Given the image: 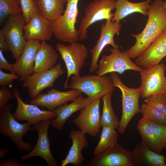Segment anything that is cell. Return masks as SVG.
<instances>
[{
    "mask_svg": "<svg viewBox=\"0 0 166 166\" xmlns=\"http://www.w3.org/2000/svg\"><path fill=\"white\" fill-rule=\"evenodd\" d=\"M164 2L155 0L150 4L148 10V19L144 30L137 34H132L136 38L135 45L127 52L130 58L137 57L166 29V9Z\"/></svg>",
    "mask_w": 166,
    "mask_h": 166,
    "instance_id": "1",
    "label": "cell"
},
{
    "mask_svg": "<svg viewBox=\"0 0 166 166\" xmlns=\"http://www.w3.org/2000/svg\"><path fill=\"white\" fill-rule=\"evenodd\" d=\"M11 104H7L0 109V133L4 136L8 137L22 154L32 148L30 141L25 142L23 136L28 132L35 130L28 122L21 124L18 122L11 112Z\"/></svg>",
    "mask_w": 166,
    "mask_h": 166,
    "instance_id": "2",
    "label": "cell"
},
{
    "mask_svg": "<svg viewBox=\"0 0 166 166\" xmlns=\"http://www.w3.org/2000/svg\"><path fill=\"white\" fill-rule=\"evenodd\" d=\"M109 77L114 87H117L121 90L122 97V114L118 128V132L124 133L129 122L137 113H141L139 105L141 96L140 87L132 88L124 85L118 74L115 72L110 73Z\"/></svg>",
    "mask_w": 166,
    "mask_h": 166,
    "instance_id": "3",
    "label": "cell"
},
{
    "mask_svg": "<svg viewBox=\"0 0 166 166\" xmlns=\"http://www.w3.org/2000/svg\"><path fill=\"white\" fill-rule=\"evenodd\" d=\"M79 0H67L64 13L57 20L52 22L53 35L58 40L71 43L79 40L75 26L78 14Z\"/></svg>",
    "mask_w": 166,
    "mask_h": 166,
    "instance_id": "4",
    "label": "cell"
},
{
    "mask_svg": "<svg viewBox=\"0 0 166 166\" xmlns=\"http://www.w3.org/2000/svg\"><path fill=\"white\" fill-rule=\"evenodd\" d=\"M116 1L92 0L89 3L85 9L84 15L77 30L80 40L82 41L87 38V29L91 25L103 20L111 21L114 15L111 11L115 9Z\"/></svg>",
    "mask_w": 166,
    "mask_h": 166,
    "instance_id": "5",
    "label": "cell"
},
{
    "mask_svg": "<svg viewBox=\"0 0 166 166\" xmlns=\"http://www.w3.org/2000/svg\"><path fill=\"white\" fill-rule=\"evenodd\" d=\"M69 88L78 90L93 99L101 98L115 89L109 76L105 75H88L82 77L73 75Z\"/></svg>",
    "mask_w": 166,
    "mask_h": 166,
    "instance_id": "6",
    "label": "cell"
},
{
    "mask_svg": "<svg viewBox=\"0 0 166 166\" xmlns=\"http://www.w3.org/2000/svg\"><path fill=\"white\" fill-rule=\"evenodd\" d=\"M55 47L66 66L67 76L63 87L65 89L68 88L69 77L73 75L80 76V70L88 56V50L84 44L77 42L70 43L67 45L58 43Z\"/></svg>",
    "mask_w": 166,
    "mask_h": 166,
    "instance_id": "7",
    "label": "cell"
},
{
    "mask_svg": "<svg viewBox=\"0 0 166 166\" xmlns=\"http://www.w3.org/2000/svg\"><path fill=\"white\" fill-rule=\"evenodd\" d=\"M26 22L22 13L9 16L1 29L9 50L16 61L21 57L27 41L24 35Z\"/></svg>",
    "mask_w": 166,
    "mask_h": 166,
    "instance_id": "8",
    "label": "cell"
},
{
    "mask_svg": "<svg viewBox=\"0 0 166 166\" xmlns=\"http://www.w3.org/2000/svg\"><path fill=\"white\" fill-rule=\"evenodd\" d=\"M109 50L111 54L103 55L99 60L96 74L102 76L112 72L122 74L128 70L140 72L143 69L132 61L126 51L122 52L118 48H114Z\"/></svg>",
    "mask_w": 166,
    "mask_h": 166,
    "instance_id": "9",
    "label": "cell"
},
{
    "mask_svg": "<svg viewBox=\"0 0 166 166\" xmlns=\"http://www.w3.org/2000/svg\"><path fill=\"white\" fill-rule=\"evenodd\" d=\"M166 65L163 63L142 69L140 72L141 97L143 98L166 93Z\"/></svg>",
    "mask_w": 166,
    "mask_h": 166,
    "instance_id": "10",
    "label": "cell"
},
{
    "mask_svg": "<svg viewBox=\"0 0 166 166\" xmlns=\"http://www.w3.org/2000/svg\"><path fill=\"white\" fill-rule=\"evenodd\" d=\"M137 128L141 137V144L150 150L160 154L166 145V127L149 121L143 117Z\"/></svg>",
    "mask_w": 166,
    "mask_h": 166,
    "instance_id": "11",
    "label": "cell"
},
{
    "mask_svg": "<svg viewBox=\"0 0 166 166\" xmlns=\"http://www.w3.org/2000/svg\"><path fill=\"white\" fill-rule=\"evenodd\" d=\"M65 73L61 64L58 63L51 69L34 73L28 76L22 82V87L26 88L30 97L34 98L44 89L52 87L55 81Z\"/></svg>",
    "mask_w": 166,
    "mask_h": 166,
    "instance_id": "12",
    "label": "cell"
},
{
    "mask_svg": "<svg viewBox=\"0 0 166 166\" xmlns=\"http://www.w3.org/2000/svg\"><path fill=\"white\" fill-rule=\"evenodd\" d=\"M101 97L94 99L81 110L78 116L73 122L83 133L91 137L96 136L101 126L100 105Z\"/></svg>",
    "mask_w": 166,
    "mask_h": 166,
    "instance_id": "13",
    "label": "cell"
},
{
    "mask_svg": "<svg viewBox=\"0 0 166 166\" xmlns=\"http://www.w3.org/2000/svg\"><path fill=\"white\" fill-rule=\"evenodd\" d=\"M51 120L40 122L34 128L38 132V138L34 148L30 152L19 157L20 162L31 158L39 156L43 159L49 166H56L57 162L52 155L50 148V144L48 132Z\"/></svg>",
    "mask_w": 166,
    "mask_h": 166,
    "instance_id": "14",
    "label": "cell"
},
{
    "mask_svg": "<svg viewBox=\"0 0 166 166\" xmlns=\"http://www.w3.org/2000/svg\"><path fill=\"white\" fill-rule=\"evenodd\" d=\"M13 92L17 102L16 109L13 115L17 120L26 121L35 126L40 121L56 117L57 115L54 111L41 110L36 105L25 102L20 97L17 88H14Z\"/></svg>",
    "mask_w": 166,
    "mask_h": 166,
    "instance_id": "15",
    "label": "cell"
},
{
    "mask_svg": "<svg viewBox=\"0 0 166 166\" xmlns=\"http://www.w3.org/2000/svg\"><path fill=\"white\" fill-rule=\"evenodd\" d=\"M89 166H134L136 163L132 152L117 144L97 156L89 162Z\"/></svg>",
    "mask_w": 166,
    "mask_h": 166,
    "instance_id": "16",
    "label": "cell"
},
{
    "mask_svg": "<svg viewBox=\"0 0 166 166\" xmlns=\"http://www.w3.org/2000/svg\"><path fill=\"white\" fill-rule=\"evenodd\" d=\"M122 25L115 22L107 21L101 26L99 38L94 46L90 49L91 60L89 72H96L97 69L100 55L106 46L109 45L113 48H118L114 40L115 35H118Z\"/></svg>",
    "mask_w": 166,
    "mask_h": 166,
    "instance_id": "17",
    "label": "cell"
},
{
    "mask_svg": "<svg viewBox=\"0 0 166 166\" xmlns=\"http://www.w3.org/2000/svg\"><path fill=\"white\" fill-rule=\"evenodd\" d=\"M81 93L76 89L61 91L53 88L46 93H40L30 101V103L45 107L48 110L53 111L57 107L71 101H74Z\"/></svg>",
    "mask_w": 166,
    "mask_h": 166,
    "instance_id": "18",
    "label": "cell"
},
{
    "mask_svg": "<svg viewBox=\"0 0 166 166\" xmlns=\"http://www.w3.org/2000/svg\"><path fill=\"white\" fill-rule=\"evenodd\" d=\"M40 43L38 40H27L21 57L12 64L13 72L19 76L20 81L34 73L35 55Z\"/></svg>",
    "mask_w": 166,
    "mask_h": 166,
    "instance_id": "19",
    "label": "cell"
},
{
    "mask_svg": "<svg viewBox=\"0 0 166 166\" xmlns=\"http://www.w3.org/2000/svg\"><path fill=\"white\" fill-rule=\"evenodd\" d=\"M52 22L35 12L30 21L24 26V35L26 41L37 39L40 41L49 40L53 35Z\"/></svg>",
    "mask_w": 166,
    "mask_h": 166,
    "instance_id": "20",
    "label": "cell"
},
{
    "mask_svg": "<svg viewBox=\"0 0 166 166\" xmlns=\"http://www.w3.org/2000/svg\"><path fill=\"white\" fill-rule=\"evenodd\" d=\"M166 56V29L150 45L148 48L137 57L135 63L143 68L159 64Z\"/></svg>",
    "mask_w": 166,
    "mask_h": 166,
    "instance_id": "21",
    "label": "cell"
},
{
    "mask_svg": "<svg viewBox=\"0 0 166 166\" xmlns=\"http://www.w3.org/2000/svg\"><path fill=\"white\" fill-rule=\"evenodd\" d=\"M85 135L79 130L70 131L69 137L72 140V144L66 158L61 160V166L70 164L74 166H79L83 164L85 158L82 151L89 145Z\"/></svg>",
    "mask_w": 166,
    "mask_h": 166,
    "instance_id": "22",
    "label": "cell"
},
{
    "mask_svg": "<svg viewBox=\"0 0 166 166\" xmlns=\"http://www.w3.org/2000/svg\"><path fill=\"white\" fill-rule=\"evenodd\" d=\"M94 99L88 97L84 98L81 94L72 103L70 104L65 103L57 107L53 111L57 116L51 120V125L54 128L62 130L65 122L70 116L81 110Z\"/></svg>",
    "mask_w": 166,
    "mask_h": 166,
    "instance_id": "23",
    "label": "cell"
},
{
    "mask_svg": "<svg viewBox=\"0 0 166 166\" xmlns=\"http://www.w3.org/2000/svg\"><path fill=\"white\" fill-rule=\"evenodd\" d=\"M58 54L45 41H42L35 59L34 73L49 70L56 66Z\"/></svg>",
    "mask_w": 166,
    "mask_h": 166,
    "instance_id": "24",
    "label": "cell"
},
{
    "mask_svg": "<svg viewBox=\"0 0 166 166\" xmlns=\"http://www.w3.org/2000/svg\"><path fill=\"white\" fill-rule=\"evenodd\" d=\"M151 1V0H145L139 2L133 3L128 0H117L116 10L111 21L120 23V21L124 18L136 12L147 16Z\"/></svg>",
    "mask_w": 166,
    "mask_h": 166,
    "instance_id": "25",
    "label": "cell"
},
{
    "mask_svg": "<svg viewBox=\"0 0 166 166\" xmlns=\"http://www.w3.org/2000/svg\"><path fill=\"white\" fill-rule=\"evenodd\" d=\"M136 165L166 166L164 156L155 152L141 143L136 145L132 152Z\"/></svg>",
    "mask_w": 166,
    "mask_h": 166,
    "instance_id": "26",
    "label": "cell"
},
{
    "mask_svg": "<svg viewBox=\"0 0 166 166\" xmlns=\"http://www.w3.org/2000/svg\"><path fill=\"white\" fill-rule=\"evenodd\" d=\"M38 13L52 22L58 19L65 11L67 0H34Z\"/></svg>",
    "mask_w": 166,
    "mask_h": 166,
    "instance_id": "27",
    "label": "cell"
},
{
    "mask_svg": "<svg viewBox=\"0 0 166 166\" xmlns=\"http://www.w3.org/2000/svg\"><path fill=\"white\" fill-rule=\"evenodd\" d=\"M113 92H110L101 97L103 106L100 121L102 127L105 126L115 129L118 128L120 121L112 106L111 101Z\"/></svg>",
    "mask_w": 166,
    "mask_h": 166,
    "instance_id": "28",
    "label": "cell"
},
{
    "mask_svg": "<svg viewBox=\"0 0 166 166\" xmlns=\"http://www.w3.org/2000/svg\"><path fill=\"white\" fill-rule=\"evenodd\" d=\"M102 127L99 142L93 151L95 156L100 154L118 144V135L115 129L105 126Z\"/></svg>",
    "mask_w": 166,
    "mask_h": 166,
    "instance_id": "29",
    "label": "cell"
},
{
    "mask_svg": "<svg viewBox=\"0 0 166 166\" xmlns=\"http://www.w3.org/2000/svg\"><path fill=\"white\" fill-rule=\"evenodd\" d=\"M22 13L20 0H0V22L8 16Z\"/></svg>",
    "mask_w": 166,
    "mask_h": 166,
    "instance_id": "30",
    "label": "cell"
},
{
    "mask_svg": "<svg viewBox=\"0 0 166 166\" xmlns=\"http://www.w3.org/2000/svg\"><path fill=\"white\" fill-rule=\"evenodd\" d=\"M143 117L146 120L158 124L165 125L166 117L160 111L145 102L141 105Z\"/></svg>",
    "mask_w": 166,
    "mask_h": 166,
    "instance_id": "31",
    "label": "cell"
},
{
    "mask_svg": "<svg viewBox=\"0 0 166 166\" xmlns=\"http://www.w3.org/2000/svg\"><path fill=\"white\" fill-rule=\"evenodd\" d=\"M144 102L161 112L166 117V101L163 94L150 96Z\"/></svg>",
    "mask_w": 166,
    "mask_h": 166,
    "instance_id": "32",
    "label": "cell"
},
{
    "mask_svg": "<svg viewBox=\"0 0 166 166\" xmlns=\"http://www.w3.org/2000/svg\"><path fill=\"white\" fill-rule=\"evenodd\" d=\"M20 2L22 13L27 24L34 13L38 11L35 1L34 0H20Z\"/></svg>",
    "mask_w": 166,
    "mask_h": 166,
    "instance_id": "33",
    "label": "cell"
},
{
    "mask_svg": "<svg viewBox=\"0 0 166 166\" xmlns=\"http://www.w3.org/2000/svg\"><path fill=\"white\" fill-rule=\"evenodd\" d=\"M0 89V109L6 106L14 97L13 92L5 86H1Z\"/></svg>",
    "mask_w": 166,
    "mask_h": 166,
    "instance_id": "34",
    "label": "cell"
},
{
    "mask_svg": "<svg viewBox=\"0 0 166 166\" xmlns=\"http://www.w3.org/2000/svg\"><path fill=\"white\" fill-rule=\"evenodd\" d=\"M19 79V76L16 73H7L0 69V85L1 86L11 85L14 80Z\"/></svg>",
    "mask_w": 166,
    "mask_h": 166,
    "instance_id": "35",
    "label": "cell"
},
{
    "mask_svg": "<svg viewBox=\"0 0 166 166\" xmlns=\"http://www.w3.org/2000/svg\"><path fill=\"white\" fill-rule=\"evenodd\" d=\"M0 69H5L14 73L12 64L9 63L4 56L3 50L0 49Z\"/></svg>",
    "mask_w": 166,
    "mask_h": 166,
    "instance_id": "36",
    "label": "cell"
},
{
    "mask_svg": "<svg viewBox=\"0 0 166 166\" xmlns=\"http://www.w3.org/2000/svg\"><path fill=\"white\" fill-rule=\"evenodd\" d=\"M31 166L21 164L16 158L4 159L0 161V166Z\"/></svg>",
    "mask_w": 166,
    "mask_h": 166,
    "instance_id": "37",
    "label": "cell"
},
{
    "mask_svg": "<svg viewBox=\"0 0 166 166\" xmlns=\"http://www.w3.org/2000/svg\"><path fill=\"white\" fill-rule=\"evenodd\" d=\"M0 49L4 51L9 50L4 35L1 29L0 30Z\"/></svg>",
    "mask_w": 166,
    "mask_h": 166,
    "instance_id": "38",
    "label": "cell"
},
{
    "mask_svg": "<svg viewBox=\"0 0 166 166\" xmlns=\"http://www.w3.org/2000/svg\"><path fill=\"white\" fill-rule=\"evenodd\" d=\"M9 150L7 148H3L0 149V159L5 157L9 153Z\"/></svg>",
    "mask_w": 166,
    "mask_h": 166,
    "instance_id": "39",
    "label": "cell"
},
{
    "mask_svg": "<svg viewBox=\"0 0 166 166\" xmlns=\"http://www.w3.org/2000/svg\"><path fill=\"white\" fill-rule=\"evenodd\" d=\"M164 6L165 8L166 9V1L165 2H164Z\"/></svg>",
    "mask_w": 166,
    "mask_h": 166,
    "instance_id": "40",
    "label": "cell"
},
{
    "mask_svg": "<svg viewBox=\"0 0 166 166\" xmlns=\"http://www.w3.org/2000/svg\"><path fill=\"white\" fill-rule=\"evenodd\" d=\"M164 97H165V100L166 101V93L165 94H164Z\"/></svg>",
    "mask_w": 166,
    "mask_h": 166,
    "instance_id": "41",
    "label": "cell"
},
{
    "mask_svg": "<svg viewBox=\"0 0 166 166\" xmlns=\"http://www.w3.org/2000/svg\"><path fill=\"white\" fill-rule=\"evenodd\" d=\"M165 163L166 164V157L165 156Z\"/></svg>",
    "mask_w": 166,
    "mask_h": 166,
    "instance_id": "42",
    "label": "cell"
},
{
    "mask_svg": "<svg viewBox=\"0 0 166 166\" xmlns=\"http://www.w3.org/2000/svg\"><path fill=\"white\" fill-rule=\"evenodd\" d=\"M164 148H165V149H166V146H165V147Z\"/></svg>",
    "mask_w": 166,
    "mask_h": 166,
    "instance_id": "43",
    "label": "cell"
},
{
    "mask_svg": "<svg viewBox=\"0 0 166 166\" xmlns=\"http://www.w3.org/2000/svg\"><path fill=\"white\" fill-rule=\"evenodd\" d=\"M165 126L166 127V123H165Z\"/></svg>",
    "mask_w": 166,
    "mask_h": 166,
    "instance_id": "44",
    "label": "cell"
}]
</instances>
